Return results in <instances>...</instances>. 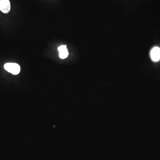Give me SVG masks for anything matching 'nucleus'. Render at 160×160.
Instances as JSON below:
<instances>
[{
  "label": "nucleus",
  "mask_w": 160,
  "mask_h": 160,
  "mask_svg": "<svg viewBox=\"0 0 160 160\" xmlns=\"http://www.w3.org/2000/svg\"><path fill=\"white\" fill-rule=\"evenodd\" d=\"M4 68L8 72L14 75L18 74L21 70L20 65L16 63H8L4 65Z\"/></svg>",
  "instance_id": "1"
},
{
  "label": "nucleus",
  "mask_w": 160,
  "mask_h": 160,
  "mask_svg": "<svg viewBox=\"0 0 160 160\" xmlns=\"http://www.w3.org/2000/svg\"><path fill=\"white\" fill-rule=\"evenodd\" d=\"M58 50L59 52V57L61 59H65L68 57L69 53L66 46H60L58 47Z\"/></svg>",
  "instance_id": "4"
},
{
  "label": "nucleus",
  "mask_w": 160,
  "mask_h": 160,
  "mask_svg": "<svg viewBox=\"0 0 160 160\" xmlns=\"http://www.w3.org/2000/svg\"><path fill=\"white\" fill-rule=\"evenodd\" d=\"M150 56L152 60L155 62L160 60V48L159 47H154L150 52Z\"/></svg>",
  "instance_id": "3"
},
{
  "label": "nucleus",
  "mask_w": 160,
  "mask_h": 160,
  "mask_svg": "<svg viewBox=\"0 0 160 160\" xmlns=\"http://www.w3.org/2000/svg\"><path fill=\"white\" fill-rule=\"evenodd\" d=\"M10 3L9 0H0V10L5 14L10 10Z\"/></svg>",
  "instance_id": "2"
}]
</instances>
